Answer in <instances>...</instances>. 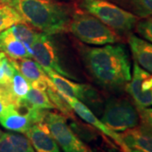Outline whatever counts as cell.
I'll list each match as a JSON object with an SVG mask.
<instances>
[{
  "label": "cell",
  "instance_id": "cell-1",
  "mask_svg": "<svg viewBox=\"0 0 152 152\" xmlns=\"http://www.w3.org/2000/svg\"><path fill=\"white\" fill-rule=\"evenodd\" d=\"M85 61L93 77L103 86L119 89L131 80L130 61L123 45L90 48Z\"/></svg>",
  "mask_w": 152,
  "mask_h": 152
},
{
  "label": "cell",
  "instance_id": "cell-2",
  "mask_svg": "<svg viewBox=\"0 0 152 152\" xmlns=\"http://www.w3.org/2000/svg\"><path fill=\"white\" fill-rule=\"evenodd\" d=\"M16 10L25 21L48 35L69 30L74 14L68 4L57 0H19Z\"/></svg>",
  "mask_w": 152,
  "mask_h": 152
},
{
  "label": "cell",
  "instance_id": "cell-3",
  "mask_svg": "<svg viewBox=\"0 0 152 152\" xmlns=\"http://www.w3.org/2000/svg\"><path fill=\"white\" fill-rule=\"evenodd\" d=\"M69 30L79 40L90 45L113 44L119 39L113 29L87 13H74Z\"/></svg>",
  "mask_w": 152,
  "mask_h": 152
},
{
  "label": "cell",
  "instance_id": "cell-4",
  "mask_svg": "<svg viewBox=\"0 0 152 152\" xmlns=\"http://www.w3.org/2000/svg\"><path fill=\"white\" fill-rule=\"evenodd\" d=\"M80 6L106 26L120 32L130 31L138 18L107 0H80Z\"/></svg>",
  "mask_w": 152,
  "mask_h": 152
},
{
  "label": "cell",
  "instance_id": "cell-5",
  "mask_svg": "<svg viewBox=\"0 0 152 152\" xmlns=\"http://www.w3.org/2000/svg\"><path fill=\"white\" fill-rule=\"evenodd\" d=\"M102 122L114 132H124L139 125L140 115L129 100L111 98L105 105Z\"/></svg>",
  "mask_w": 152,
  "mask_h": 152
},
{
  "label": "cell",
  "instance_id": "cell-6",
  "mask_svg": "<svg viewBox=\"0 0 152 152\" xmlns=\"http://www.w3.org/2000/svg\"><path fill=\"white\" fill-rule=\"evenodd\" d=\"M44 122L64 152H90L86 145L68 126L63 115L48 112Z\"/></svg>",
  "mask_w": 152,
  "mask_h": 152
},
{
  "label": "cell",
  "instance_id": "cell-7",
  "mask_svg": "<svg viewBox=\"0 0 152 152\" xmlns=\"http://www.w3.org/2000/svg\"><path fill=\"white\" fill-rule=\"evenodd\" d=\"M32 58L37 61L44 71H54L67 78H74L61 66L55 44L50 35L38 33L35 42L31 45Z\"/></svg>",
  "mask_w": 152,
  "mask_h": 152
},
{
  "label": "cell",
  "instance_id": "cell-8",
  "mask_svg": "<svg viewBox=\"0 0 152 152\" xmlns=\"http://www.w3.org/2000/svg\"><path fill=\"white\" fill-rule=\"evenodd\" d=\"M126 91L133 98L137 107L152 106V75L134 62L133 76L126 85Z\"/></svg>",
  "mask_w": 152,
  "mask_h": 152
},
{
  "label": "cell",
  "instance_id": "cell-9",
  "mask_svg": "<svg viewBox=\"0 0 152 152\" xmlns=\"http://www.w3.org/2000/svg\"><path fill=\"white\" fill-rule=\"evenodd\" d=\"M46 74L60 94L76 98L81 102L87 104H94L98 102L97 92L91 86L71 81L67 77L54 71H46Z\"/></svg>",
  "mask_w": 152,
  "mask_h": 152
},
{
  "label": "cell",
  "instance_id": "cell-10",
  "mask_svg": "<svg viewBox=\"0 0 152 152\" xmlns=\"http://www.w3.org/2000/svg\"><path fill=\"white\" fill-rule=\"evenodd\" d=\"M61 96L64 97V99L69 104V106L71 107V108L73 109V111L80 118H82L84 121H86L88 124L94 126L95 128H96L97 129H99L105 135L108 136L109 138L113 139L114 141L116 142L122 148V150L124 151V152L127 150L128 146L125 145L124 142L123 141V140H122V138L120 136V134H118L117 132H114L112 129H110L109 128H107L102 122V120L97 118V117L93 113L91 109L89 108V107H87V106L86 104L81 102L80 101H79L76 98L64 96L62 94H61Z\"/></svg>",
  "mask_w": 152,
  "mask_h": 152
},
{
  "label": "cell",
  "instance_id": "cell-11",
  "mask_svg": "<svg viewBox=\"0 0 152 152\" xmlns=\"http://www.w3.org/2000/svg\"><path fill=\"white\" fill-rule=\"evenodd\" d=\"M25 134L35 152H60L58 145L45 122L31 126Z\"/></svg>",
  "mask_w": 152,
  "mask_h": 152
},
{
  "label": "cell",
  "instance_id": "cell-12",
  "mask_svg": "<svg viewBox=\"0 0 152 152\" xmlns=\"http://www.w3.org/2000/svg\"><path fill=\"white\" fill-rule=\"evenodd\" d=\"M16 69L30 83L31 86L46 91L50 79L44 69L31 58L15 60Z\"/></svg>",
  "mask_w": 152,
  "mask_h": 152
},
{
  "label": "cell",
  "instance_id": "cell-13",
  "mask_svg": "<svg viewBox=\"0 0 152 152\" xmlns=\"http://www.w3.org/2000/svg\"><path fill=\"white\" fill-rule=\"evenodd\" d=\"M120 136L128 147L142 152H152V133L141 125L124 131Z\"/></svg>",
  "mask_w": 152,
  "mask_h": 152
},
{
  "label": "cell",
  "instance_id": "cell-14",
  "mask_svg": "<svg viewBox=\"0 0 152 152\" xmlns=\"http://www.w3.org/2000/svg\"><path fill=\"white\" fill-rule=\"evenodd\" d=\"M0 51L14 60L32 58L30 50L12 34L10 28L0 34Z\"/></svg>",
  "mask_w": 152,
  "mask_h": 152
},
{
  "label": "cell",
  "instance_id": "cell-15",
  "mask_svg": "<svg viewBox=\"0 0 152 152\" xmlns=\"http://www.w3.org/2000/svg\"><path fill=\"white\" fill-rule=\"evenodd\" d=\"M129 44L135 63L149 73H152V43L134 35L129 37Z\"/></svg>",
  "mask_w": 152,
  "mask_h": 152
},
{
  "label": "cell",
  "instance_id": "cell-16",
  "mask_svg": "<svg viewBox=\"0 0 152 152\" xmlns=\"http://www.w3.org/2000/svg\"><path fill=\"white\" fill-rule=\"evenodd\" d=\"M0 152H35L26 136L4 133L0 139Z\"/></svg>",
  "mask_w": 152,
  "mask_h": 152
},
{
  "label": "cell",
  "instance_id": "cell-17",
  "mask_svg": "<svg viewBox=\"0 0 152 152\" xmlns=\"http://www.w3.org/2000/svg\"><path fill=\"white\" fill-rule=\"evenodd\" d=\"M10 29L12 34L19 41H20L21 42L25 44L32 54L31 45L35 42L39 32L35 31L32 28L29 26V25L26 22H20V23L15 24Z\"/></svg>",
  "mask_w": 152,
  "mask_h": 152
},
{
  "label": "cell",
  "instance_id": "cell-18",
  "mask_svg": "<svg viewBox=\"0 0 152 152\" xmlns=\"http://www.w3.org/2000/svg\"><path fill=\"white\" fill-rule=\"evenodd\" d=\"M25 100L27 102V103L30 106L35 108L43 109V110L55 108L54 105L51 102L47 91L38 88L31 87Z\"/></svg>",
  "mask_w": 152,
  "mask_h": 152
},
{
  "label": "cell",
  "instance_id": "cell-19",
  "mask_svg": "<svg viewBox=\"0 0 152 152\" xmlns=\"http://www.w3.org/2000/svg\"><path fill=\"white\" fill-rule=\"evenodd\" d=\"M46 91L48 93L51 102L54 105L55 108H57L58 111H60L63 113V115L67 117V118H75L74 113H73V109L71 108L69 104L64 99V97L61 96V94L57 91V89L53 86V82L51 81V80L48 83V88L46 89Z\"/></svg>",
  "mask_w": 152,
  "mask_h": 152
},
{
  "label": "cell",
  "instance_id": "cell-20",
  "mask_svg": "<svg viewBox=\"0 0 152 152\" xmlns=\"http://www.w3.org/2000/svg\"><path fill=\"white\" fill-rule=\"evenodd\" d=\"M20 22L26 21L17 10L6 4L0 6V32Z\"/></svg>",
  "mask_w": 152,
  "mask_h": 152
},
{
  "label": "cell",
  "instance_id": "cell-21",
  "mask_svg": "<svg viewBox=\"0 0 152 152\" xmlns=\"http://www.w3.org/2000/svg\"><path fill=\"white\" fill-rule=\"evenodd\" d=\"M10 88L18 103L19 101L26 97L31 89V85L27 80L22 75L21 73L16 69L11 79Z\"/></svg>",
  "mask_w": 152,
  "mask_h": 152
},
{
  "label": "cell",
  "instance_id": "cell-22",
  "mask_svg": "<svg viewBox=\"0 0 152 152\" xmlns=\"http://www.w3.org/2000/svg\"><path fill=\"white\" fill-rule=\"evenodd\" d=\"M17 101L10 85H0V116L11 106H15Z\"/></svg>",
  "mask_w": 152,
  "mask_h": 152
},
{
  "label": "cell",
  "instance_id": "cell-23",
  "mask_svg": "<svg viewBox=\"0 0 152 152\" xmlns=\"http://www.w3.org/2000/svg\"><path fill=\"white\" fill-rule=\"evenodd\" d=\"M136 31L145 41L152 43V15L137 22Z\"/></svg>",
  "mask_w": 152,
  "mask_h": 152
},
{
  "label": "cell",
  "instance_id": "cell-24",
  "mask_svg": "<svg viewBox=\"0 0 152 152\" xmlns=\"http://www.w3.org/2000/svg\"><path fill=\"white\" fill-rule=\"evenodd\" d=\"M132 5L140 17L146 18L152 15V0H132Z\"/></svg>",
  "mask_w": 152,
  "mask_h": 152
},
{
  "label": "cell",
  "instance_id": "cell-25",
  "mask_svg": "<svg viewBox=\"0 0 152 152\" xmlns=\"http://www.w3.org/2000/svg\"><path fill=\"white\" fill-rule=\"evenodd\" d=\"M137 110L140 115V125L152 133V109L148 107H137Z\"/></svg>",
  "mask_w": 152,
  "mask_h": 152
},
{
  "label": "cell",
  "instance_id": "cell-26",
  "mask_svg": "<svg viewBox=\"0 0 152 152\" xmlns=\"http://www.w3.org/2000/svg\"><path fill=\"white\" fill-rule=\"evenodd\" d=\"M10 83L11 80H10L6 76L2 66L0 64V85H10Z\"/></svg>",
  "mask_w": 152,
  "mask_h": 152
},
{
  "label": "cell",
  "instance_id": "cell-27",
  "mask_svg": "<svg viewBox=\"0 0 152 152\" xmlns=\"http://www.w3.org/2000/svg\"><path fill=\"white\" fill-rule=\"evenodd\" d=\"M0 3L3 4L11 6V7H13V8H15L16 10V7L18 5L19 0H0Z\"/></svg>",
  "mask_w": 152,
  "mask_h": 152
},
{
  "label": "cell",
  "instance_id": "cell-28",
  "mask_svg": "<svg viewBox=\"0 0 152 152\" xmlns=\"http://www.w3.org/2000/svg\"><path fill=\"white\" fill-rule=\"evenodd\" d=\"M125 152H142V151H139V150H136V149H133V148H129V147H128V148H127V150L125 151Z\"/></svg>",
  "mask_w": 152,
  "mask_h": 152
},
{
  "label": "cell",
  "instance_id": "cell-29",
  "mask_svg": "<svg viewBox=\"0 0 152 152\" xmlns=\"http://www.w3.org/2000/svg\"><path fill=\"white\" fill-rule=\"evenodd\" d=\"M3 134H4V133H3V132H2V130L0 129V139H1V137L3 136Z\"/></svg>",
  "mask_w": 152,
  "mask_h": 152
},
{
  "label": "cell",
  "instance_id": "cell-30",
  "mask_svg": "<svg viewBox=\"0 0 152 152\" xmlns=\"http://www.w3.org/2000/svg\"><path fill=\"white\" fill-rule=\"evenodd\" d=\"M57 1H62L63 2V1H69V0H57Z\"/></svg>",
  "mask_w": 152,
  "mask_h": 152
},
{
  "label": "cell",
  "instance_id": "cell-31",
  "mask_svg": "<svg viewBox=\"0 0 152 152\" xmlns=\"http://www.w3.org/2000/svg\"><path fill=\"white\" fill-rule=\"evenodd\" d=\"M98 152H107V151H98ZM109 152H111V151H109Z\"/></svg>",
  "mask_w": 152,
  "mask_h": 152
},
{
  "label": "cell",
  "instance_id": "cell-32",
  "mask_svg": "<svg viewBox=\"0 0 152 152\" xmlns=\"http://www.w3.org/2000/svg\"><path fill=\"white\" fill-rule=\"evenodd\" d=\"M1 5H3V4H1V3H0V6Z\"/></svg>",
  "mask_w": 152,
  "mask_h": 152
}]
</instances>
